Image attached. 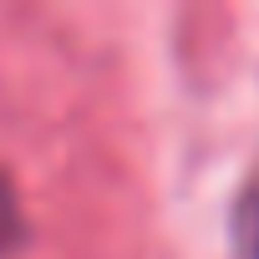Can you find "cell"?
<instances>
[{
	"label": "cell",
	"mask_w": 259,
	"mask_h": 259,
	"mask_svg": "<svg viewBox=\"0 0 259 259\" xmlns=\"http://www.w3.org/2000/svg\"><path fill=\"white\" fill-rule=\"evenodd\" d=\"M234 244L244 259H259V158L239 188V203H234Z\"/></svg>",
	"instance_id": "cell-1"
}]
</instances>
